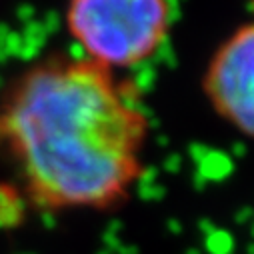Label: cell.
<instances>
[{"label":"cell","instance_id":"1","mask_svg":"<svg viewBox=\"0 0 254 254\" xmlns=\"http://www.w3.org/2000/svg\"><path fill=\"white\" fill-rule=\"evenodd\" d=\"M0 136L38 208L100 210L138 180L148 118L110 68L58 58L12 84L0 108Z\"/></svg>","mask_w":254,"mask_h":254},{"label":"cell","instance_id":"2","mask_svg":"<svg viewBox=\"0 0 254 254\" xmlns=\"http://www.w3.org/2000/svg\"><path fill=\"white\" fill-rule=\"evenodd\" d=\"M66 22L86 58L104 68L150 58L170 26L168 0H70Z\"/></svg>","mask_w":254,"mask_h":254},{"label":"cell","instance_id":"3","mask_svg":"<svg viewBox=\"0 0 254 254\" xmlns=\"http://www.w3.org/2000/svg\"><path fill=\"white\" fill-rule=\"evenodd\" d=\"M204 92L224 120L254 138V22L216 50L204 74Z\"/></svg>","mask_w":254,"mask_h":254}]
</instances>
